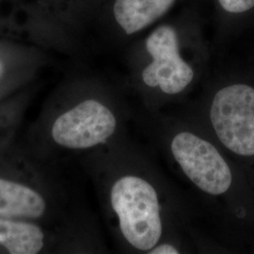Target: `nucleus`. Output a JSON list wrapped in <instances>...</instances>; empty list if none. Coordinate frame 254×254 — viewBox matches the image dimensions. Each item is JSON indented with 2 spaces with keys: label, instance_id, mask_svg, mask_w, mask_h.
<instances>
[{
  "label": "nucleus",
  "instance_id": "1",
  "mask_svg": "<svg viewBox=\"0 0 254 254\" xmlns=\"http://www.w3.org/2000/svg\"><path fill=\"white\" fill-rule=\"evenodd\" d=\"M120 228L130 245L151 251L162 235L157 193L148 182L125 176L114 184L110 194Z\"/></svg>",
  "mask_w": 254,
  "mask_h": 254
},
{
  "label": "nucleus",
  "instance_id": "2",
  "mask_svg": "<svg viewBox=\"0 0 254 254\" xmlns=\"http://www.w3.org/2000/svg\"><path fill=\"white\" fill-rule=\"evenodd\" d=\"M210 119L219 140L239 155H254V89L231 85L217 92Z\"/></svg>",
  "mask_w": 254,
  "mask_h": 254
},
{
  "label": "nucleus",
  "instance_id": "3",
  "mask_svg": "<svg viewBox=\"0 0 254 254\" xmlns=\"http://www.w3.org/2000/svg\"><path fill=\"white\" fill-rule=\"evenodd\" d=\"M172 152L183 172L201 190L221 195L230 189L231 170L208 141L190 132H182L173 137Z\"/></svg>",
  "mask_w": 254,
  "mask_h": 254
},
{
  "label": "nucleus",
  "instance_id": "4",
  "mask_svg": "<svg viewBox=\"0 0 254 254\" xmlns=\"http://www.w3.org/2000/svg\"><path fill=\"white\" fill-rule=\"evenodd\" d=\"M116 129V119L95 100L82 102L55 121L52 137L69 149H87L105 142Z\"/></svg>",
  "mask_w": 254,
  "mask_h": 254
},
{
  "label": "nucleus",
  "instance_id": "5",
  "mask_svg": "<svg viewBox=\"0 0 254 254\" xmlns=\"http://www.w3.org/2000/svg\"><path fill=\"white\" fill-rule=\"evenodd\" d=\"M146 49L153 58L142 73L147 86H159L165 93L176 94L190 85L194 72L180 57L178 38L173 27L155 29L146 41Z\"/></svg>",
  "mask_w": 254,
  "mask_h": 254
},
{
  "label": "nucleus",
  "instance_id": "6",
  "mask_svg": "<svg viewBox=\"0 0 254 254\" xmlns=\"http://www.w3.org/2000/svg\"><path fill=\"white\" fill-rule=\"evenodd\" d=\"M44 198L30 188L0 178V218L35 219L46 212Z\"/></svg>",
  "mask_w": 254,
  "mask_h": 254
},
{
  "label": "nucleus",
  "instance_id": "7",
  "mask_svg": "<svg viewBox=\"0 0 254 254\" xmlns=\"http://www.w3.org/2000/svg\"><path fill=\"white\" fill-rule=\"evenodd\" d=\"M175 0H116L114 16L127 34H133L160 18Z\"/></svg>",
  "mask_w": 254,
  "mask_h": 254
},
{
  "label": "nucleus",
  "instance_id": "8",
  "mask_svg": "<svg viewBox=\"0 0 254 254\" xmlns=\"http://www.w3.org/2000/svg\"><path fill=\"white\" fill-rule=\"evenodd\" d=\"M44 245L45 235L35 224L0 218V246L9 254H36Z\"/></svg>",
  "mask_w": 254,
  "mask_h": 254
},
{
  "label": "nucleus",
  "instance_id": "9",
  "mask_svg": "<svg viewBox=\"0 0 254 254\" xmlns=\"http://www.w3.org/2000/svg\"><path fill=\"white\" fill-rule=\"evenodd\" d=\"M221 7L232 13L245 12L254 7V0H218Z\"/></svg>",
  "mask_w": 254,
  "mask_h": 254
},
{
  "label": "nucleus",
  "instance_id": "10",
  "mask_svg": "<svg viewBox=\"0 0 254 254\" xmlns=\"http://www.w3.org/2000/svg\"><path fill=\"white\" fill-rule=\"evenodd\" d=\"M151 254H178L179 252L170 244H163L156 248H153L150 252Z\"/></svg>",
  "mask_w": 254,
  "mask_h": 254
}]
</instances>
